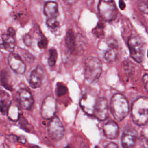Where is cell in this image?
<instances>
[{
  "instance_id": "obj_1",
  "label": "cell",
  "mask_w": 148,
  "mask_h": 148,
  "mask_svg": "<svg viewBox=\"0 0 148 148\" xmlns=\"http://www.w3.org/2000/svg\"><path fill=\"white\" fill-rule=\"evenodd\" d=\"M131 117L133 121L138 125L148 124V98L139 97L132 105Z\"/></svg>"
},
{
  "instance_id": "obj_2",
  "label": "cell",
  "mask_w": 148,
  "mask_h": 148,
  "mask_svg": "<svg viewBox=\"0 0 148 148\" xmlns=\"http://www.w3.org/2000/svg\"><path fill=\"white\" fill-rule=\"evenodd\" d=\"M109 106L112 116L118 121L123 120L129 112L128 102L121 94H115L112 96Z\"/></svg>"
},
{
  "instance_id": "obj_3",
  "label": "cell",
  "mask_w": 148,
  "mask_h": 148,
  "mask_svg": "<svg viewBox=\"0 0 148 148\" xmlns=\"http://www.w3.org/2000/svg\"><path fill=\"white\" fill-rule=\"evenodd\" d=\"M84 77L87 81L92 83L98 80L102 71L101 61L94 56L88 57L84 64Z\"/></svg>"
},
{
  "instance_id": "obj_4",
  "label": "cell",
  "mask_w": 148,
  "mask_h": 148,
  "mask_svg": "<svg viewBox=\"0 0 148 148\" xmlns=\"http://www.w3.org/2000/svg\"><path fill=\"white\" fill-rule=\"evenodd\" d=\"M130 53L132 58L137 62L141 63L144 58V45L139 37L132 35L127 42Z\"/></svg>"
},
{
  "instance_id": "obj_5",
  "label": "cell",
  "mask_w": 148,
  "mask_h": 148,
  "mask_svg": "<svg viewBox=\"0 0 148 148\" xmlns=\"http://www.w3.org/2000/svg\"><path fill=\"white\" fill-rule=\"evenodd\" d=\"M98 9L101 17L106 21H112L117 16V9L113 1H100L98 5Z\"/></svg>"
},
{
  "instance_id": "obj_6",
  "label": "cell",
  "mask_w": 148,
  "mask_h": 148,
  "mask_svg": "<svg viewBox=\"0 0 148 148\" xmlns=\"http://www.w3.org/2000/svg\"><path fill=\"white\" fill-rule=\"evenodd\" d=\"M47 132L49 136L54 140L58 141L63 138L65 130L58 117L54 116L51 119L47 126Z\"/></svg>"
},
{
  "instance_id": "obj_7",
  "label": "cell",
  "mask_w": 148,
  "mask_h": 148,
  "mask_svg": "<svg viewBox=\"0 0 148 148\" xmlns=\"http://www.w3.org/2000/svg\"><path fill=\"white\" fill-rule=\"evenodd\" d=\"M108 108L109 105L107 99L105 98H98L96 101L93 116L98 120L103 121L108 117Z\"/></svg>"
},
{
  "instance_id": "obj_8",
  "label": "cell",
  "mask_w": 148,
  "mask_h": 148,
  "mask_svg": "<svg viewBox=\"0 0 148 148\" xmlns=\"http://www.w3.org/2000/svg\"><path fill=\"white\" fill-rule=\"evenodd\" d=\"M17 99L20 106L25 110H30L34 103V99L30 91L21 88L17 92Z\"/></svg>"
},
{
  "instance_id": "obj_9",
  "label": "cell",
  "mask_w": 148,
  "mask_h": 148,
  "mask_svg": "<svg viewBox=\"0 0 148 148\" xmlns=\"http://www.w3.org/2000/svg\"><path fill=\"white\" fill-rule=\"evenodd\" d=\"M56 112V101L52 97H46L41 106L42 116L46 119H52Z\"/></svg>"
},
{
  "instance_id": "obj_10",
  "label": "cell",
  "mask_w": 148,
  "mask_h": 148,
  "mask_svg": "<svg viewBox=\"0 0 148 148\" xmlns=\"http://www.w3.org/2000/svg\"><path fill=\"white\" fill-rule=\"evenodd\" d=\"M8 62L10 68L18 74H23L25 71V65L18 54L11 53L8 57Z\"/></svg>"
},
{
  "instance_id": "obj_11",
  "label": "cell",
  "mask_w": 148,
  "mask_h": 148,
  "mask_svg": "<svg viewBox=\"0 0 148 148\" xmlns=\"http://www.w3.org/2000/svg\"><path fill=\"white\" fill-rule=\"evenodd\" d=\"M96 101L97 99L92 95L84 94L80 101V107L86 114L93 116Z\"/></svg>"
},
{
  "instance_id": "obj_12",
  "label": "cell",
  "mask_w": 148,
  "mask_h": 148,
  "mask_svg": "<svg viewBox=\"0 0 148 148\" xmlns=\"http://www.w3.org/2000/svg\"><path fill=\"white\" fill-rule=\"evenodd\" d=\"M136 140V134L133 130H125L123 132L121 144L123 148H134Z\"/></svg>"
},
{
  "instance_id": "obj_13",
  "label": "cell",
  "mask_w": 148,
  "mask_h": 148,
  "mask_svg": "<svg viewBox=\"0 0 148 148\" xmlns=\"http://www.w3.org/2000/svg\"><path fill=\"white\" fill-rule=\"evenodd\" d=\"M119 127L117 123L112 120L108 121L103 126V134L109 139H116L119 135Z\"/></svg>"
},
{
  "instance_id": "obj_14",
  "label": "cell",
  "mask_w": 148,
  "mask_h": 148,
  "mask_svg": "<svg viewBox=\"0 0 148 148\" xmlns=\"http://www.w3.org/2000/svg\"><path fill=\"white\" fill-rule=\"evenodd\" d=\"M43 13L47 18H57L58 16L57 3L54 1L46 2L43 6Z\"/></svg>"
},
{
  "instance_id": "obj_15",
  "label": "cell",
  "mask_w": 148,
  "mask_h": 148,
  "mask_svg": "<svg viewBox=\"0 0 148 148\" xmlns=\"http://www.w3.org/2000/svg\"><path fill=\"white\" fill-rule=\"evenodd\" d=\"M42 80V73L40 70L36 68L32 71L29 77V85L33 88H37L41 86Z\"/></svg>"
},
{
  "instance_id": "obj_16",
  "label": "cell",
  "mask_w": 148,
  "mask_h": 148,
  "mask_svg": "<svg viewBox=\"0 0 148 148\" xmlns=\"http://www.w3.org/2000/svg\"><path fill=\"white\" fill-rule=\"evenodd\" d=\"M65 43L66 47L71 52H73L76 47V39L72 29H68L66 32Z\"/></svg>"
},
{
  "instance_id": "obj_17",
  "label": "cell",
  "mask_w": 148,
  "mask_h": 148,
  "mask_svg": "<svg viewBox=\"0 0 148 148\" xmlns=\"http://www.w3.org/2000/svg\"><path fill=\"white\" fill-rule=\"evenodd\" d=\"M2 44L1 45L8 51L12 53L15 47V39L14 36H12L8 34H3L2 35Z\"/></svg>"
},
{
  "instance_id": "obj_18",
  "label": "cell",
  "mask_w": 148,
  "mask_h": 148,
  "mask_svg": "<svg viewBox=\"0 0 148 148\" xmlns=\"http://www.w3.org/2000/svg\"><path fill=\"white\" fill-rule=\"evenodd\" d=\"M7 114L8 118L12 121H17L20 117L21 112L19 108L14 104H11L9 106Z\"/></svg>"
},
{
  "instance_id": "obj_19",
  "label": "cell",
  "mask_w": 148,
  "mask_h": 148,
  "mask_svg": "<svg viewBox=\"0 0 148 148\" xmlns=\"http://www.w3.org/2000/svg\"><path fill=\"white\" fill-rule=\"evenodd\" d=\"M10 73L6 69H3L1 72V80L3 86L8 90L12 91V86L10 83Z\"/></svg>"
},
{
  "instance_id": "obj_20",
  "label": "cell",
  "mask_w": 148,
  "mask_h": 148,
  "mask_svg": "<svg viewBox=\"0 0 148 148\" xmlns=\"http://www.w3.org/2000/svg\"><path fill=\"white\" fill-rule=\"evenodd\" d=\"M110 47L104 53V58L108 62L114 61L117 58V51L115 46H113Z\"/></svg>"
},
{
  "instance_id": "obj_21",
  "label": "cell",
  "mask_w": 148,
  "mask_h": 148,
  "mask_svg": "<svg viewBox=\"0 0 148 148\" xmlns=\"http://www.w3.org/2000/svg\"><path fill=\"white\" fill-rule=\"evenodd\" d=\"M57 59V52L55 49H51L49 50V57L48 58V64L50 66L55 65Z\"/></svg>"
},
{
  "instance_id": "obj_22",
  "label": "cell",
  "mask_w": 148,
  "mask_h": 148,
  "mask_svg": "<svg viewBox=\"0 0 148 148\" xmlns=\"http://www.w3.org/2000/svg\"><path fill=\"white\" fill-rule=\"evenodd\" d=\"M122 65L124 71L127 73V75H130L132 73L134 68L132 62H131L129 60H126L123 62Z\"/></svg>"
},
{
  "instance_id": "obj_23",
  "label": "cell",
  "mask_w": 148,
  "mask_h": 148,
  "mask_svg": "<svg viewBox=\"0 0 148 148\" xmlns=\"http://www.w3.org/2000/svg\"><path fill=\"white\" fill-rule=\"evenodd\" d=\"M103 28L104 25L102 24V23L99 22L96 27L94 29V34L98 38H100L101 36L103 35Z\"/></svg>"
},
{
  "instance_id": "obj_24",
  "label": "cell",
  "mask_w": 148,
  "mask_h": 148,
  "mask_svg": "<svg viewBox=\"0 0 148 148\" xmlns=\"http://www.w3.org/2000/svg\"><path fill=\"white\" fill-rule=\"evenodd\" d=\"M46 24L49 27L56 29L59 27V22L57 18H47Z\"/></svg>"
},
{
  "instance_id": "obj_25",
  "label": "cell",
  "mask_w": 148,
  "mask_h": 148,
  "mask_svg": "<svg viewBox=\"0 0 148 148\" xmlns=\"http://www.w3.org/2000/svg\"><path fill=\"white\" fill-rule=\"evenodd\" d=\"M67 88L64 84H60L57 87V94L58 97H61L65 94L67 92Z\"/></svg>"
},
{
  "instance_id": "obj_26",
  "label": "cell",
  "mask_w": 148,
  "mask_h": 148,
  "mask_svg": "<svg viewBox=\"0 0 148 148\" xmlns=\"http://www.w3.org/2000/svg\"><path fill=\"white\" fill-rule=\"evenodd\" d=\"M48 44L47 40L46 38L42 37L40 39V40L38 42V46L40 49H45L47 47Z\"/></svg>"
},
{
  "instance_id": "obj_27",
  "label": "cell",
  "mask_w": 148,
  "mask_h": 148,
  "mask_svg": "<svg viewBox=\"0 0 148 148\" xmlns=\"http://www.w3.org/2000/svg\"><path fill=\"white\" fill-rule=\"evenodd\" d=\"M9 106L8 105V104L6 103V102L5 100H1L0 101V111L2 113L4 114L6 112H7Z\"/></svg>"
},
{
  "instance_id": "obj_28",
  "label": "cell",
  "mask_w": 148,
  "mask_h": 148,
  "mask_svg": "<svg viewBox=\"0 0 148 148\" xmlns=\"http://www.w3.org/2000/svg\"><path fill=\"white\" fill-rule=\"evenodd\" d=\"M23 40L24 43L27 46H30L32 43V38L31 36L29 34H25L23 36Z\"/></svg>"
},
{
  "instance_id": "obj_29",
  "label": "cell",
  "mask_w": 148,
  "mask_h": 148,
  "mask_svg": "<svg viewBox=\"0 0 148 148\" xmlns=\"http://www.w3.org/2000/svg\"><path fill=\"white\" fill-rule=\"evenodd\" d=\"M142 82H143L145 90L148 92V73H146L143 76Z\"/></svg>"
},
{
  "instance_id": "obj_30",
  "label": "cell",
  "mask_w": 148,
  "mask_h": 148,
  "mask_svg": "<svg viewBox=\"0 0 148 148\" xmlns=\"http://www.w3.org/2000/svg\"><path fill=\"white\" fill-rule=\"evenodd\" d=\"M139 8L140 10H142L145 13H148V5L146 4V2L143 1L140 2V4L139 5Z\"/></svg>"
},
{
  "instance_id": "obj_31",
  "label": "cell",
  "mask_w": 148,
  "mask_h": 148,
  "mask_svg": "<svg viewBox=\"0 0 148 148\" xmlns=\"http://www.w3.org/2000/svg\"><path fill=\"white\" fill-rule=\"evenodd\" d=\"M105 148H118V146L115 143L110 142L105 146Z\"/></svg>"
},
{
  "instance_id": "obj_32",
  "label": "cell",
  "mask_w": 148,
  "mask_h": 148,
  "mask_svg": "<svg viewBox=\"0 0 148 148\" xmlns=\"http://www.w3.org/2000/svg\"><path fill=\"white\" fill-rule=\"evenodd\" d=\"M8 35L12 36H14L15 35V31L14 30L13 28H12V27H9L8 30H7V33Z\"/></svg>"
},
{
  "instance_id": "obj_33",
  "label": "cell",
  "mask_w": 148,
  "mask_h": 148,
  "mask_svg": "<svg viewBox=\"0 0 148 148\" xmlns=\"http://www.w3.org/2000/svg\"><path fill=\"white\" fill-rule=\"evenodd\" d=\"M25 141H26V139L25 138V137L21 136H18V138H17V142H19L21 143H25Z\"/></svg>"
},
{
  "instance_id": "obj_34",
  "label": "cell",
  "mask_w": 148,
  "mask_h": 148,
  "mask_svg": "<svg viewBox=\"0 0 148 148\" xmlns=\"http://www.w3.org/2000/svg\"><path fill=\"white\" fill-rule=\"evenodd\" d=\"M119 8L121 10H123L125 8V3L123 1H120L119 2Z\"/></svg>"
},
{
  "instance_id": "obj_35",
  "label": "cell",
  "mask_w": 148,
  "mask_h": 148,
  "mask_svg": "<svg viewBox=\"0 0 148 148\" xmlns=\"http://www.w3.org/2000/svg\"><path fill=\"white\" fill-rule=\"evenodd\" d=\"M5 95H8V94H6L5 91H3L2 90L0 89V97H1V98H2V97H4V96H5Z\"/></svg>"
},
{
  "instance_id": "obj_36",
  "label": "cell",
  "mask_w": 148,
  "mask_h": 148,
  "mask_svg": "<svg viewBox=\"0 0 148 148\" xmlns=\"http://www.w3.org/2000/svg\"><path fill=\"white\" fill-rule=\"evenodd\" d=\"M147 57H148V50H147Z\"/></svg>"
},
{
  "instance_id": "obj_37",
  "label": "cell",
  "mask_w": 148,
  "mask_h": 148,
  "mask_svg": "<svg viewBox=\"0 0 148 148\" xmlns=\"http://www.w3.org/2000/svg\"><path fill=\"white\" fill-rule=\"evenodd\" d=\"M95 148H98V147H95Z\"/></svg>"
}]
</instances>
